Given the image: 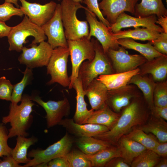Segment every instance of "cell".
Wrapping results in <instances>:
<instances>
[{
	"label": "cell",
	"instance_id": "cell-22",
	"mask_svg": "<svg viewBox=\"0 0 167 167\" xmlns=\"http://www.w3.org/2000/svg\"><path fill=\"white\" fill-rule=\"evenodd\" d=\"M117 145L121 157L129 165L135 158L147 149L141 144L124 135L119 139Z\"/></svg>",
	"mask_w": 167,
	"mask_h": 167
},
{
	"label": "cell",
	"instance_id": "cell-36",
	"mask_svg": "<svg viewBox=\"0 0 167 167\" xmlns=\"http://www.w3.org/2000/svg\"><path fill=\"white\" fill-rule=\"evenodd\" d=\"M69 167H92L90 161L80 150H70L65 156Z\"/></svg>",
	"mask_w": 167,
	"mask_h": 167
},
{
	"label": "cell",
	"instance_id": "cell-5",
	"mask_svg": "<svg viewBox=\"0 0 167 167\" xmlns=\"http://www.w3.org/2000/svg\"><path fill=\"white\" fill-rule=\"evenodd\" d=\"M30 36L34 38L31 45L39 43L47 39L41 27L32 22L28 17L24 15L20 23L12 27L7 36L9 45V50L19 52L21 51L23 45L28 42L27 38Z\"/></svg>",
	"mask_w": 167,
	"mask_h": 167
},
{
	"label": "cell",
	"instance_id": "cell-49",
	"mask_svg": "<svg viewBox=\"0 0 167 167\" xmlns=\"http://www.w3.org/2000/svg\"><path fill=\"white\" fill-rule=\"evenodd\" d=\"M157 18L156 23L160 25L164 32L167 33V16H161Z\"/></svg>",
	"mask_w": 167,
	"mask_h": 167
},
{
	"label": "cell",
	"instance_id": "cell-26",
	"mask_svg": "<svg viewBox=\"0 0 167 167\" xmlns=\"http://www.w3.org/2000/svg\"><path fill=\"white\" fill-rule=\"evenodd\" d=\"M117 42L125 49H132L138 52L147 61L165 55L157 51L149 41L146 44H142L132 39L125 38L118 39Z\"/></svg>",
	"mask_w": 167,
	"mask_h": 167
},
{
	"label": "cell",
	"instance_id": "cell-33",
	"mask_svg": "<svg viewBox=\"0 0 167 167\" xmlns=\"http://www.w3.org/2000/svg\"><path fill=\"white\" fill-rule=\"evenodd\" d=\"M124 136L139 143L147 149L151 150L159 143L151 135L136 127L133 128Z\"/></svg>",
	"mask_w": 167,
	"mask_h": 167
},
{
	"label": "cell",
	"instance_id": "cell-12",
	"mask_svg": "<svg viewBox=\"0 0 167 167\" xmlns=\"http://www.w3.org/2000/svg\"><path fill=\"white\" fill-rule=\"evenodd\" d=\"M106 54L116 73L135 70L147 61L142 55L129 54L122 46L117 50L110 49Z\"/></svg>",
	"mask_w": 167,
	"mask_h": 167
},
{
	"label": "cell",
	"instance_id": "cell-53",
	"mask_svg": "<svg viewBox=\"0 0 167 167\" xmlns=\"http://www.w3.org/2000/svg\"><path fill=\"white\" fill-rule=\"evenodd\" d=\"M166 0V3H167V0Z\"/></svg>",
	"mask_w": 167,
	"mask_h": 167
},
{
	"label": "cell",
	"instance_id": "cell-37",
	"mask_svg": "<svg viewBox=\"0 0 167 167\" xmlns=\"http://www.w3.org/2000/svg\"><path fill=\"white\" fill-rule=\"evenodd\" d=\"M154 106H167V82H158L156 84L153 95Z\"/></svg>",
	"mask_w": 167,
	"mask_h": 167
},
{
	"label": "cell",
	"instance_id": "cell-1",
	"mask_svg": "<svg viewBox=\"0 0 167 167\" xmlns=\"http://www.w3.org/2000/svg\"><path fill=\"white\" fill-rule=\"evenodd\" d=\"M148 119V114L139 102L133 101L126 107L111 129L93 137L106 141L112 145H117L122 136L134 127L146 123Z\"/></svg>",
	"mask_w": 167,
	"mask_h": 167
},
{
	"label": "cell",
	"instance_id": "cell-2",
	"mask_svg": "<svg viewBox=\"0 0 167 167\" xmlns=\"http://www.w3.org/2000/svg\"><path fill=\"white\" fill-rule=\"evenodd\" d=\"M32 101L31 96L24 94L19 105L11 104L8 115L3 117L2 120L3 124L8 122L10 124L11 127L8 133L9 138L18 136L26 137L28 135L26 131L32 122L31 114L34 105Z\"/></svg>",
	"mask_w": 167,
	"mask_h": 167
},
{
	"label": "cell",
	"instance_id": "cell-35",
	"mask_svg": "<svg viewBox=\"0 0 167 167\" xmlns=\"http://www.w3.org/2000/svg\"><path fill=\"white\" fill-rule=\"evenodd\" d=\"M160 157L153 151L147 149L135 158L130 166L131 167H155L161 160Z\"/></svg>",
	"mask_w": 167,
	"mask_h": 167
},
{
	"label": "cell",
	"instance_id": "cell-31",
	"mask_svg": "<svg viewBox=\"0 0 167 167\" xmlns=\"http://www.w3.org/2000/svg\"><path fill=\"white\" fill-rule=\"evenodd\" d=\"M37 141V139L34 137L26 138L22 136H17L16 146L12 149L11 156L19 164L28 163L30 160L27 157L28 149Z\"/></svg>",
	"mask_w": 167,
	"mask_h": 167
},
{
	"label": "cell",
	"instance_id": "cell-27",
	"mask_svg": "<svg viewBox=\"0 0 167 167\" xmlns=\"http://www.w3.org/2000/svg\"><path fill=\"white\" fill-rule=\"evenodd\" d=\"M161 33L156 31L146 28H138L134 29L126 30H120L113 33V35L115 40L120 39L128 38L133 40L143 41H151L158 38Z\"/></svg>",
	"mask_w": 167,
	"mask_h": 167
},
{
	"label": "cell",
	"instance_id": "cell-46",
	"mask_svg": "<svg viewBox=\"0 0 167 167\" xmlns=\"http://www.w3.org/2000/svg\"><path fill=\"white\" fill-rule=\"evenodd\" d=\"M160 156L165 157L167 156V143H160L152 150Z\"/></svg>",
	"mask_w": 167,
	"mask_h": 167
},
{
	"label": "cell",
	"instance_id": "cell-8",
	"mask_svg": "<svg viewBox=\"0 0 167 167\" xmlns=\"http://www.w3.org/2000/svg\"><path fill=\"white\" fill-rule=\"evenodd\" d=\"M69 55L68 47H58L53 49L47 66V73L51 77L48 85L58 83L63 87H69L70 80L67 74V63Z\"/></svg>",
	"mask_w": 167,
	"mask_h": 167
},
{
	"label": "cell",
	"instance_id": "cell-51",
	"mask_svg": "<svg viewBox=\"0 0 167 167\" xmlns=\"http://www.w3.org/2000/svg\"><path fill=\"white\" fill-rule=\"evenodd\" d=\"M18 0H5V2L14 4L16 7L19 8V6L18 4Z\"/></svg>",
	"mask_w": 167,
	"mask_h": 167
},
{
	"label": "cell",
	"instance_id": "cell-45",
	"mask_svg": "<svg viewBox=\"0 0 167 167\" xmlns=\"http://www.w3.org/2000/svg\"><path fill=\"white\" fill-rule=\"evenodd\" d=\"M0 167H22L13 157L11 155L4 156L0 161Z\"/></svg>",
	"mask_w": 167,
	"mask_h": 167
},
{
	"label": "cell",
	"instance_id": "cell-41",
	"mask_svg": "<svg viewBox=\"0 0 167 167\" xmlns=\"http://www.w3.org/2000/svg\"><path fill=\"white\" fill-rule=\"evenodd\" d=\"M83 2L87 6L88 10L94 13L104 24L108 27L111 25L110 24L104 17L99 7L98 0H83Z\"/></svg>",
	"mask_w": 167,
	"mask_h": 167
},
{
	"label": "cell",
	"instance_id": "cell-17",
	"mask_svg": "<svg viewBox=\"0 0 167 167\" xmlns=\"http://www.w3.org/2000/svg\"><path fill=\"white\" fill-rule=\"evenodd\" d=\"M58 125L65 128L69 133L78 138L94 137L109 130L108 127L101 125L77 123L74 121L73 118L63 119Z\"/></svg>",
	"mask_w": 167,
	"mask_h": 167
},
{
	"label": "cell",
	"instance_id": "cell-21",
	"mask_svg": "<svg viewBox=\"0 0 167 167\" xmlns=\"http://www.w3.org/2000/svg\"><path fill=\"white\" fill-rule=\"evenodd\" d=\"M139 72L140 69L137 68L127 72L100 75L96 79L103 83L108 91L114 90L126 86L132 77Z\"/></svg>",
	"mask_w": 167,
	"mask_h": 167
},
{
	"label": "cell",
	"instance_id": "cell-14",
	"mask_svg": "<svg viewBox=\"0 0 167 167\" xmlns=\"http://www.w3.org/2000/svg\"><path fill=\"white\" fill-rule=\"evenodd\" d=\"M21 4L19 8L24 15L35 24L41 27L53 16L57 4L51 1L44 5L31 3L26 0H18Z\"/></svg>",
	"mask_w": 167,
	"mask_h": 167
},
{
	"label": "cell",
	"instance_id": "cell-11",
	"mask_svg": "<svg viewBox=\"0 0 167 167\" xmlns=\"http://www.w3.org/2000/svg\"><path fill=\"white\" fill-rule=\"evenodd\" d=\"M41 28L48 38L47 42L53 49L58 47H68L62 19L60 4H57L53 16Z\"/></svg>",
	"mask_w": 167,
	"mask_h": 167
},
{
	"label": "cell",
	"instance_id": "cell-40",
	"mask_svg": "<svg viewBox=\"0 0 167 167\" xmlns=\"http://www.w3.org/2000/svg\"><path fill=\"white\" fill-rule=\"evenodd\" d=\"M13 85L5 76L0 78V99L11 101Z\"/></svg>",
	"mask_w": 167,
	"mask_h": 167
},
{
	"label": "cell",
	"instance_id": "cell-13",
	"mask_svg": "<svg viewBox=\"0 0 167 167\" xmlns=\"http://www.w3.org/2000/svg\"><path fill=\"white\" fill-rule=\"evenodd\" d=\"M31 97L32 101L36 102L45 110L48 128L58 124L64 117L70 114V105L66 97L58 101L50 100L47 102L43 101L39 96Z\"/></svg>",
	"mask_w": 167,
	"mask_h": 167
},
{
	"label": "cell",
	"instance_id": "cell-39",
	"mask_svg": "<svg viewBox=\"0 0 167 167\" xmlns=\"http://www.w3.org/2000/svg\"><path fill=\"white\" fill-rule=\"evenodd\" d=\"M8 132L3 124L0 123V157L11 155L12 148L8 144Z\"/></svg>",
	"mask_w": 167,
	"mask_h": 167
},
{
	"label": "cell",
	"instance_id": "cell-43",
	"mask_svg": "<svg viewBox=\"0 0 167 167\" xmlns=\"http://www.w3.org/2000/svg\"><path fill=\"white\" fill-rule=\"evenodd\" d=\"M48 167H69L65 156L55 158L49 161L47 164Z\"/></svg>",
	"mask_w": 167,
	"mask_h": 167
},
{
	"label": "cell",
	"instance_id": "cell-34",
	"mask_svg": "<svg viewBox=\"0 0 167 167\" xmlns=\"http://www.w3.org/2000/svg\"><path fill=\"white\" fill-rule=\"evenodd\" d=\"M33 75L32 69L26 67L22 80L13 85L11 101V103L18 104L21 101L23 92L26 87L30 84L33 79Z\"/></svg>",
	"mask_w": 167,
	"mask_h": 167
},
{
	"label": "cell",
	"instance_id": "cell-32",
	"mask_svg": "<svg viewBox=\"0 0 167 167\" xmlns=\"http://www.w3.org/2000/svg\"><path fill=\"white\" fill-rule=\"evenodd\" d=\"M85 156L91 162L92 167H102L113 158L121 157V154L117 146L111 145L94 154Z\"/></svg>",
	"mask_w": 167,
	"mask_h": 167
},
{
	"label": "cell",
	"instance_id": "cell-9",
	"mask_svg": "<svg viewBox=\"0 0 167 167\" xmlns=\"http://www.w3.org/2000/svg\"><path fill=\"white\" fill-rule=\"evenodd\" d=\"M37 45L30 44V48L23 46L22 53L18 60L21 64L31 69L47 66L51 56L53 49L47 42L41 41Z\"/></svg>",
	"mask_w": 167,
	"mask_h": 167
},
{
	"label": "cell",
	"instance_id": "cell-25",
	"mask_svg": "<svg viewBox=\"0 0 167 167\" xmlns=\"http://www.w3.org/2000/svg\"><path fill=\"white\" fill-rule=\"evenodd\" d=\"M127 86L117 89L108 91L107 104L114 112L118 113L131 102L134 95Z\"/></svg>",
	"mask_w": 167,
	"mask_h": 167
},
{
	"label": "cell",
	"instance_id": "cell-16",
	"mask_svg": "<svg viewBox=\"0 0 167 167\" xmlns=\"http://www.w3.org/2000/svg\"><path fill=\"white\" fill-rule=\"evenodd\" d=\"M139 0H102L99 8L111 24H114L119 15L125 11L134 14L135 7Z\"/></svg>",
	"mask_w": 167,
	"mask_h": 167
},
{
	"label": "cell",
	"instance_id": "cell-30",
	"mask_svg": "<svg viewBox=\"0 0 167 167\" xmlns=\"http://www.w3.org/2000/svg\"><path fill=\"white\" fill-rule=\"evenodd\" d=\"M128 84H134L140 89L146 102L153 109L154 106L153 92L156 84L153 79L138 74L133 76Z\"/></svg>",
	"mask_w": 167,
	"mask_h": 167
},
{
	"label": "cell",
	"instance_id": "cell-48",
	"mask_svg": "<svg viewBox=\"0 0 167 167\" xmlns=\"http://www.w3.org/2000/svg\"><path fill=\"white\" fill-rule=\"evenodd\" d=\"M12 27L7 25L5 22L0 21V38L7 37L9 35Z\"/></svg>",
	"mask_w": 167,
	"mask_h": 167
},
{
	"label": "cell",
	"instance_id": "cell-20",
	"mask_svg": "<svg viewBox=\"0 0 167 167\" xmlns=\"http://www.w3.org/2000/svg\"><path fill=\"white\" fill-rule=\"evenodd\" d=\"M76 92V105L75 112L73 118L74 121L79 124H84L94 110H88L84 100V90L81 80L77 78L72 86Z\"/></svg>",
	"mask_w": 167,
	"mask_h": 167
},
{
	"label": "cell",
	"instance_id": "cell-3",
	"mask_svg": "<svg viewBox=\"0 0 167 167\" xmlns=\"http://www.w3.org/2000/svg\"><path fill=\"white\" fill-rule=\"evenodd\" d=\"M93 41L95 55L91 61H84L80 65L78 78L82 81L84 89L94 79L100 75L113 73V68L110 60L105 53L102 46L96 39H92Z\"/></svg>",
	"mask_w": 167,
	"mask_h": 167
},
{
	"label": "cell",
	"instance_id": "cell-19",
	"mask_svg": "<svg viewBox=\"0 0 167 167\" xmlns=\"http://www.w3.org/2000/svg\"><path fill=\"white\" fill-rule=\"evenodd\" d=\"M142 65L139 73L141 75L150 74L153 80L157 82L162 81L167 77V55H164L147 61Z\"/></svg>",
	"mask_w": 167,
	"mask_h": 167
},
{
	"label": "cell",
	"instance_id": "cell-23",
	"mask_svg": "<svg viewBox=\"0 0 167 167\" xmlns=\"http://www.w3.org/2000/svg\"><path fill=\"white\" fill-rule=\"evenodd\" d=\"M134 15L137 17L155 15L158 18L167 16V9L162 0H141L139 3L136 4Z\"/></svg>",
	"mask_w": 167,
	"mask_h": 167
},
{
	"label": "cell",
	"instance_id": "cell-38",
	"mask_svg": "<svg viewBox=\"0 0 167 167\" xmlns=\"http://www.w3.org/2000/svg\"><path fill=\"white\" fill-rule=\"evenodd\" d=\"M24 15L20 8L15 7L12 3L4 2L0 5V21L5 22L13 16L22 17Z\"/></svg>",
	"mask_w": 167,
	"mask_h": 167
},
{
	"label": "cell",
	"instance_id": "cell-47",
	"mask_svg": "<svg viewBox=\"0 0 167 167\" xmlns=\"http://www.w3.org/2000/svg\"><path fill=\"white\" fill-rule=\"evenodd\" d=\"M153 112L155 116L160 117L165 120H167V106H154Z\"/></svg>",
	"mask_w": 167,
	"mask_h": 167
},
{
	"label": "cell",
	"instance_id": "cell-44",
	"mask_svg": "<svg viewBox=\"0 0 167 167\" xmlns=\"http://www.w3.org/2000/svg\"><path fill=\"white\" fill-rule=\"evenodd\" d=\"M121 157H115L109 161L105 165L106 167H130Z\"/></svg>",
	"mask_w": 167,
	"mask_h": 167
},
{
	"label": "cell",
	"instance_id": "cell-10",
	"mask_svg": "<svg viewBox=\"0 0 167 167\" xmlns=\"http://www.w3.org/2000/svg\"><path fill=\"white\" fill-rule=\"evenodd\" d=\"M86 18L90 26L89 33L87 37L91 39L95 37L101 44L104 52L107 53L110 49L117 50L119 45L114 39L113 33L108 27L97 19L96 15L88 9L85 10Z\"/></svg>",
	"mask_w": 167,
	"mask_h": 167
},
{
	"label": "cell",
	"instance_id": "cell-4",
	"mask_svg": "<svg viewBox=\"0 0 167 167\" xmlns=\"http://www.w3.org/2000/svg\"><path fill=\"white\" fill-rule=\"evenodd\" d=\"M61 17L64 33L67 40H75L88 37L89 30L87 21L79 20L77 18L78 9L87 10L79 2L71 0H62L60 4Z\"/></svg>",
	"mask_w": 167,
	"mask_h": 167
},
{
	"label": "cell",
	"instance_id": "cell-28",
	"mask_svg": "<svg viewBox=\"0 0 167 167\" xmlns=\"http://www.w3.org/2000/svg\"><path fill=\"white\" fill-rule=\"evenodd\" d=\"M136 127L146 133H151L157 138L160 143L167 142V123L163 119L155 116L148 122Z\"/></svg>",
	"mask_w": 167,
	"mask_h": 167
},
{
	"label": "cell",
	"instance_id": "cell-6",
	"mask_svg": "<svg viewBox=\"0 0 167 167\" xmlns=\"http://www.w3.org/2000/svg\"><path fill=\"white\" fill-rule=\"evenodd\" d=\"M75 140L66 132L59 140L44 150L32 149L28 154L32 158L22 167H47L48 163L55 158L64 156L71 150Z\"/></svg>",
	"mask_w": 167,
	"mask_h": 167
},
{
	"label": "cell",
	"instance_id": "cell-50",
	"mask_svg": "<svg viewBox=\"0 0 167 167\" xmlns=\"http://www.w3.org/2000/svg\"><path fill=\"white\" fill-rule=\"evenodd\" d=\"M160 160L155 167H167V159L165 157Z\"/></svg>",
	"mask_w": 167,
	"mask_h": 167
},
{
	"label": "cell",
	"instance_id": "cell-7",
	"mask_svg": "<svg viewBox=\"0 0 167 167\" xmlns=\"http://www.w3.org/2000/svg\"><path fill=\"white\" fill-rule=\"evenodd\" d=\"M72 64L69 88H72L74 83L78 77L79 68L85 60L90 61L94 58L95 51L92 40L84 37L75 40H67Z\"/></svg>",
	"mask_w": 167,
	"mask_h": 167
},
{
	"label": "cell",
	"instance_id": "cell-18",
	"mask_svg": "<svg viewBox=\"0 0 167 167\" xmlns=\"http://www.w3.org/2000/svg\"><path fill=\"white\" fill-rule=\"evenodd\" d=\"M92 109H100L107 104L108 90L105 85L96 78L93 80L84 89Z\"/></svg>",
	"mask_w": 167,
	"mask_h": 167
},
{
	"label": "cell",
	"instance_id": "cell-52",
	"mask_svg": "<svg viewBox=\"0 0 167 167\" xmlns=\"http://www.w3.org/2000/svg\"><path fill=\"white\" fill-rule=\"evenodd\" d=\"M58 1H60L61 0H58ZM73 1H74L75 2H79L80 3H82L83 2V0H71Z\"/></svg>",
	"mask_w": 167,
	"mask_h": 167
},
{
	"label": "cell",
	"instance_id": "cell-42",
	"mask_svg": "<svg viewBox=\"0 0 167 167\" xmlns=\"http://www.w3.org/2000/svg\"><path fill=\"white\" fill-rule=\"evenodd\" d=\"M154 49L159 53L166 55L167 54V33L164 32L161 33L157 39L149 41Z\"/></svg>",
	"mask_w": 167,
	"mask_h": 167
},
{
	"label": "cell",
	"instance_id": "cell-15",
	"mask_svg": "<svg viewBox=\"0 0 167 167\" xmlns=\"http://www.w3.org/2000/svg\"><path fill=\"white\" fill-rule=\"evenodd\" d=\"M157 17L155 15L145 17H133L125 12L120 14L115 22L109 28L113 33L117 32L123 28L142 27L152 29L160 33L164 32L162 28L156 24Z\"/></svg>",
	"mask_w": 167,
	"mask_h": 167
},
{
	"label": "cell",
	"instance_id": "cell-24",
	"mask_svg": "<svg viewBox=\"0 0 167 167\" xmlns=\"http://www.w3.org/2000/svg\"><path fill=\"white\" fill-rule=\"evenodd\" d=\"M121 114L113 111L107 104L102 108L94 110L84 124L101 125L111 129L115 125Z\"/></svg>",
	"mask_w": 167,
	"mask_h": 167
},
{
	"label": "cell",
	"instance_id": "cell-29",
	"mask_svg": "<svg viewBox=\"0 0 167 167\" xmlns=\"http://www.w3.org/2000/svg\"><path fill=\"white\" fill-rule=\"evenodd\" d=\"M75 141L79 150L87 155L94 154L112 145L104 140L91 136L78 137Z\"/></svg>",
	"mask_w": 167,
	"mask_h": 167
}]
</instances>
